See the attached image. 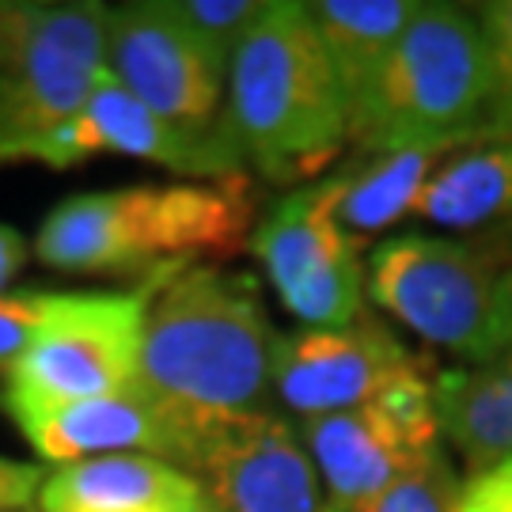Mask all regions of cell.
<instances>
[{"label":"cell","mask_w":512,"mask_h":512,"mask_svg":"<svg viewBox=\"0 0 512 512\" xmlns=\"http://www.w3.org/2000/svg\"><path fill=\"white\" fill-rule=\"evenodd\" d=\"M418 361L395 330L372 315L346 327L289 330L277 334L274 346V403L296 421L357 410L376 403V395Z\"/></svg>","instance_id":"10"},{"label":"cell","mask_w":512,"mask_h":512,"mask_svg":"<svg viewBox=\"0 0 512 512\" xmlns=\"http://www.w3.org/2000/svg\"><path fill=\"white\" fill-rule=\"evenodd\" d=\"M209 512H217V509H213V505H209Z\"/></svg>","instance_id":"27"},{"label":"cell","mask_w":512,"mask_h":512,"mask_svg":"<svg viewBox=\"0 0 512 512\" xmlns=\"http://www.w3.org/2000/svg\"><path fill=\"white\" fill-rule=\"evenodd\" d=\"M69 304V293H4L0 296V365L27 349Z\"/></svg>","instance_id":"23"},{"label":"cell","mask_w":512,"mask_h":512,"mask_svg":"<svg viewBox=\"0 0 512 512\" xmlns=\"http://www.w3.org/2000/svg\"><path fill=\"white\" fill-rule=\"evenodd\" d=\"M486 50L475 8L421 0L380 76L349 110L357 156L482 145Z\"/></svg>","instance_id":"4"},{"label":"cell","mask_w":512,"mask_h":512,"mask_svg":"<svg viewBox=\"0 0 512 512\" xmlns=\"http://www.w3.org/2000/svg\"><path fill=\"white\" fill-rule=\"evenodd\" d=\"M107 73V4L0 0V167L35 164Z\"/></svg>","instance_id":"6"},{"label":"cell","mask_w":512,"mask_h":512,"mask_svg":"<svg viewBox=\"0 0 512 512\" xmlns=\"http://www.w3.org/2000/svg\"><path fill=\"white\" fill-rule=\"evenodd\" d=\"M414 217L456 239L512 247V145H467L448 152L421 186Z\"/></svg>","instance_id":"16"},{"label":"cell","mask_w":512,"mask_h":512,"mask_svg":"<svg viewBox=\"0 0 512 512\" xmlns=\"http://www.w3.org/2000/svg\"><path fill=\"white\" fill-rule=\"evenodd\" d=\"M296 433L338 512H365L395 478H403L425 456L414 452L403 433L384 418V410L372 403L296 421Z\"/></svg>","instance_id":"14"},{"label":"cell","mask_w":512,"mask_h":512,"mask_svg":"<svg viewBox=\"0 0 512 512\" xmlns=\"http://www.w3.org/2000/svg\"><path fill=\"white\" fill-rule=\"evenodd\" d=\"M228 110L243 164L266 183H304L342 156L346 99L304 0H270L232 57Z\"/></svg>","instance_id":"3"},{"label":"cell","mask_w":512,"mask_h":512,"mask_svg":"<svg viewBox=\"0 0 512 512\" xmlns=\"http://www.w3.org/2000/svg\"><path fill=\"white\" fill-rule=\"evenodd\" d=\"M164 8L220 65L232 69V57L262 23L270 0H164Z\"/></svg>","instance_id":"21"},{"label":"cell","mask_w":512,"mask_h":512,"mask_svg":"<svg viewBox=\"0 0 512 512\" xmlns=\"http://www.w3.org/2000/svg\"><path fill=\"white\" fill-rule=\"evenodd\" d=\"M251 255L300 327H346L365 315V243L338 228L315 186H300L251 232Z\"/></svg>","instance_id":"9"},{"label":"cell","mask_w":512,"mask_h":512,"mask_svg":"<svg viewBox=\"0 0 512 512\" xmlns=\"http://www.w3.org/2000/svg\"><path fill=\"white\" fill-rule=\"evenodd\" d=\"M486 50V110L482 145H512V0L475 4Z\"/></svg>","instance_id":"20"},{"label":"cell","mask_w":512,"mask_h":512,"mask_svg":"<svg viewBox=\"0 0 512 512\" xmlns=\"http://www.w3.org/2000/svg\"><path fill=\"white\" fill-rule=\"evenodd\" d=\"M27 239L19 236L12 224H0V296L12 285V277L27 266Z\"/></svg>","instance_id":"26"},{"label":"cell","mask_w":512,"mask_h":512,"mask_svg":"<svg viewBox=\"0 0 512 512\" xmlns=\"http://www.w3.org/2000/svg\"><path fill=\"white\" fill-rule=\"evenodd\" d=\"M0 406L35 448V456L54 467L99 456H156L186 471L190 459L183 433L137 391L73 403L0 395Z\"/></svg>","instance_id":"13"},{"label":"cell","mask_w":512,"mask_h":512,"mask_svg":"<svg viewBox=\"0 0 512 512\" xmlns=\"http://www.w3.org/2000/svg\"><path fill=\"white\" fill-rule=\"evenodd\" d=\"M418 4L421 0H315L308 4L315 35L330 61V73L346 99V118L361 103V95L372 88V80L380 76L387 54L395 50Z\"/></svg>","instance_id":"18"},{"label":"cell","mask_w":512,"mask_h":512,"mask_svg":"<svg viewBox=\"0 0 512 512\" xmlns=\"http://www.w3.org/2000/svg\"><path fill=\"white\" fill-rule=\"evenodd\" d=\"M42 467L0 456V512H42Z\"/></svg>","instance_id":"25"},{"label":"cell","mask_w":512,"mask_h":512,"mask_svg":"<svg viewBox=\"0 0 512 512\" xmlns=\"http://www.w3.org/2000/svg\"><path fill=\"white\" fill-rule=\"evenodd\" d=\"M459 486L463 478L456 475L452 459L440 444L433 452H425L403 478H395L365 512H456Z\"/></svg>","instance_id":"22"},{"label":"cell","mask_w":512,"mask_h":512,"mask_svg":"<svg viewBox=\"0 0 512 512\" xmlns=\"http://www.w3.org/2000/svg\"><path fill=\"white\" fill-rule=\"evenodd\" d=\"M456 512H512V456L467 471Z\"/></svg>","instance_id":"24"},{"label":"cell","mask_w":512,"mask_h":512,"mask_svg":"<svg viewBox=\"0 0 512 512\" xmlns=\"http://www.w3.org/2000/svg\"><path fill=\"white\" fill-rule=\"evenodd\" d=\"M92 156H133V160L167 167L175 175H190L194 183L247 175L243 171L247 164L236 152L205 148L183 137L179 129L160 122L145 103H137L110 73L95 80L84 107L42 145L35 164L61 171V167L88 164Z\"/></svg>","instance_id":"12"},{"label":"cell","mask_w":512,"mask_h":512,"mask_svg":"<svg viewBox=\"0 0 512 512\" xmlns=\"http://www.w3.org/2000/svg\"><path fill=\"white\" fill-rule=\"evenodd\" d=\"M42 512H209L205 490L156 456H99L57 467L42 482Z\"/></svg>","instance_id":"15"},{"label":"cell","mask_w":512,"mask_h":512,"mask_svg":"<svg viewBox=\"0 0 512 512\" xmlns=\"http://www.w3.org/2000/svg\"><path fill=\"white\" fill-rule=\"evenodd\" d=\"M277 330L251 274L186 266L152 296L133 391L190 444L243 418L274 414Z\"/></svg>","instance_id":"1"},{"label":"cell","mask_w":512,"mask_h":512,"mask_svg":"<svg viewBox=\"0 0 512 512\" xmlns=\"http://www.w3.org/2000/svg\"><path fill=\"white\" fill-rule=\"evenodd\" d=\"M365 296L467 368L512 353V247L403 232L372 247Z\"/></svg>","instance_id":"5"},{"label":"cell","mask_w":512,"mask_h":512,"mask_svg":"<svg viewBox=\"0 0 512 512\" xmlns=\"http://www.w3.org/2000/svg\"><path fill=\"white\" fill-rule=\"evenodd\" d=\"M456 148H406V152H380L357 156L353 164L338 167L323 183H311L338 228L365 243L395 228L399 220L414 217L421 186L440 167V160Z\"/></svg>","instance_id":"17"},{"label":"cell","mask_w":512,"mask_h":512,"mask_svg":"<svg viewBox=\"0 0 512 512\" xmlns=\"http://www.w3.org/2000/svg\"><path fill=\"white\" fill-rule=\"evenodd\" d=\"M186 475L217 512H338L296 425L277 410L205 437Z\"/></svg>","instance_id":"11"},{"label":"cell","mask_w":512,"mask_h":512,"mask_svg":"<svg viewBox=\"0 0 512 512\" xmlns=\"http://www.w3.org/2000/svg\"><path fill=\"white\" fill-rule=\"evenodd\" d=\"M179 270L186 262L145 277L129 293H69L54 323L0 365V395L73 403L133 391L148 304Z\"/></svg>","instance_id":"7"},{"label":"cell","mask_w":512,"mask_h":512,"mask_svg":"<svg viewBox=\"0 0 512 512\" xmlns=\"http://www.w3.org/2000/svg\"><path fill=\"white\" fill-rule=\"evenodd\" d=\"M255 190L247 175L217 183L122 186L73 194L50 209L35 239L42 266L61 274H160L194 258L251 247Z\"/></svg>","instance_id":"2"},{"label":"cell","mask_w":512,"mask_h":512,"mask_svg":"<svg viewBox=\"0 0 512 512\" xmlns=\"http://www.w3.org/2000/svg\"><path fill=\"white\" fill-rule=\"evenodd\" d=\"M107 73L183 137L243 160L228 110V65L171 19L164 0L107 8Z\"/></svg>","instance_id":"8"},{"label":"cell","mask_w":512,"mask_h":512,"mask_svg":"<svg viewBox=\"0 0 512 512\" xmlns=\"http://www.w3.org/2000/svg\"><path fill=\"white\" fill-rule=\"evenodd\" d=\"M440 440L456 448L467 471L512 456V353L482 368L437 372Z\"/></svg>","instance_id":"19"}]
</instances>
